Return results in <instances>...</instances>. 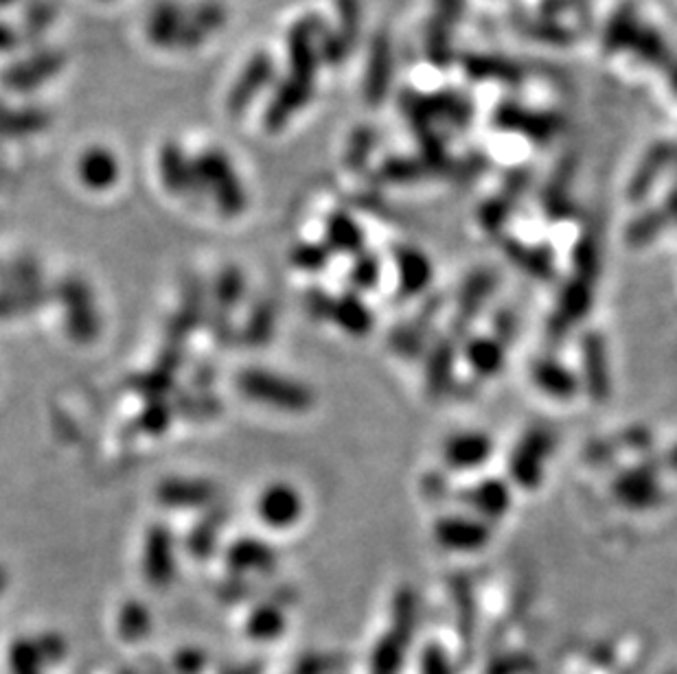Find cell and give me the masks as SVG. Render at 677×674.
I'll list each match as a JSON object with an SVG mask.
<instances>
[{
    "label": "cell",
    "instance_id": "ba28073f",
    "mask_svg": "<svg viewBox=\"0 0 677 674\" xmlns=\"http://www.w3.org/2000/svg\"><path fill=\"white\" fill-rule=\"evenodd\" d=\"M187 25V8L178 0H159L150 10L146 34L152 47L161 51H180L183 34Z\"/></svg>",
    "mask_w": 677,
    "mask_h": 674
},
{
    "label": "cell",
    "instance_id": "e0dca14e",
    "mask_svg": "<svg viewBox=\"0 0 677 674\" xmlns=\"http://www.w3.org/2000/svg\"><path fill=\"white\" fill-rule=\"evenodd\" d=\"M327 237H329V243L338 250H353L362 241L360 228L347 215H334L329 219Z\"/></svg>",
    "mask_w": 677,
    "mask_h": 674
},
{
    "label": "cell",
    "instance_id": "d6986e66",
    "mask_svg": "<svg viewBox=\"0 0 677 674\" xmlns=\"http://www.w3.org/2000/svg\"><path fill=\"white\" fill-rule=\"evenodd\" d=\"M269 559L273 557H269L267 548L259 546V544L246 542V544H239L233 548V563L241 570L243 568H263L269 563Z\"/></svg>",
    "mask_w": 677,
    "mask_h": 674
},
{
    "label": "cell",
    "instance_id": "9a60e30c",
    "mask_svg": "<svg viewBox=\"0 0 677 674\" xmlns=\"http://www.w3.org/2000/svg\"><path fill=\"white\" fill-rule=\"evenodd\" d=\"M51 23H53V8L47 0H32L23 16V34L34 42H40L49 31Z\"/></svg>",
    "mask_w": 677,
    "mask_h": 674
},
{
    "label": "cell",
    "instance_id": "7a4b0ae2",
    "mask_svg": "<svg viewBox=\"0 0 677 674\" xmlns=\"http://www.w3.org/2000/svg\"><path fill=\"white\" fill-rule=\"evenodd\" d=\"M327 31V23L318 14H308L299 18L288 34V73L316 84V73L321 62V40Z\"/></svg>",
    "mask_w": 677,
    "mask_h": 674
},
{
    "label": "cell",
    "instance_id": "2e32d148",
    "mask_svg": "<svg viewBox=\"0 0 677 674\" xmlns=\"http://www.w3.org/2000/svg\"><path fill=\"white\" fill-rule=\"evenodd\" d=\"M161 495L167 504L176 506H198L206 501L209 497V486L200 482H170L161 488Z\"/></svg>",
    "mask_w": 677,
    "mask_h": 674
},
{
    "label": "cell",
    "instance_id": "7c38bea8",
    "mask_svg": "<svg viewBox=\"0 0 677 674\" xmlns=\"http://www.w3.org/2000/svg\"><path fill=\"white\" fill-rule=\"evenodd\" d=\"M118 174H121V167H118L116 156L101 145H92L77 161V176L82 185L90 191L112 189L118 180Z\"/></svg>",
    "mask_w": 677,
    "mask_h": 674
},
{
    "label": "cell",
    "instance_id": "9c48e42d",
    "mask_svg": "<svg viewBox=\"0 0 677 674\" xmlns=\"http://www.w3.org/2000/svg\"><path fill=\"white\" fill-rule=\"evenodd\" d=\"M228 21L226 8L220 0H200V3L187 8V25L180 42V51H196L209 38L224 29Z\"/></svg>",
    "mask_w": 677,
    "mask_h": 674
},
{
    "label": "cell",
    "instance_id": "5b68a950",
    "mask_svg": "<svg viewBox=\"0 0 677 674\" xmlns=\"http://www.w3.org/2000/svg\"><path fill=\"white\" fill-rule=\"evenodd\" d=\"M241 387L252 398L269 403V406L290 408V410L308 408L310 400H312L308 390L301 387L299 383L273 377L269 372H259V370L246 372L241 377Z\"/></svg>",
    "mask_w": 677,
    "mask_h": 674
},
{
    "label": "cell",
    "instance_id": "277c9868",
    "mask_svg": "<svg viewBox=\"0 0 677 674\" xmlns=\"http://www.w3.org/2000/svg\"><path fill=\"white\" fill-rule=\"evenodd\" d=\"M336 12L338 27L327 29L321 40V62L327 66H340L351 55L360 36V0H336Z\"/></svg>",
    "mask_w": 677,
    "mask_h": 674
},
{
    "label": "cell",
    "instance_id": "d4e9b609",
    "mask_svg": "<svg viewBox=\"0 0 677 674\" xmlns=\"http://www.w3.org/2000/svg\"><path fill=\"white\" fill-rule=\"evenodd\" d=\"M673 84H675V90H677V71H675V75H673Z\"/></svg>",
    "mask_w": 677,
    "mask_h": 674
},
{
    "label": "cell",
    "instance_id": "3957f363",
    "mask_svg": "<svg viewBox=\"0 0 677 674\" xmlns=\"http://www.w3.org/2000/svg\"><path fill=\"white\" fill-rule=\"evenodd\" d=\"M277 79V66L275 60L269 53L261 51L254 53L248 64L243 66V71L239 73L237 81L233 84L228 97H226V107L233 116H239L243 110H248L254 99L275 84Z\"/></svg>",
    "mask_w": 677,
    "mask_h": 674
},
{
    "label": "cell",
    "instance_id": "cb8c5ba5",
    "mask_svg": "<svg viewBox=\"0 0 677 674\" xmlns=\"http://www.w3.org/2000/svg\"><path fill=\"white\" fill-rule=\"evenodd\" d=\"M14 0H0V8H8V5H12Z\"/></svg>",
    "mask_w": 677,
    "mask_h": 674
},
{
    "label": "cell",
    "instance_id": "8fae6325",
    "mask_svg": "<svg viewBox=\"0 0 677 674\" xmlns=\"http://www.w3.org/2000/svg\"><path fill=\"white\" fill-rule=\"evenodd\" d=\"M159 167H161V178L165 182V187L176 193V195H187V193H198V176H196V165L193 161L185 154V150L170 141L163 145L161 150V158H159Z\"/></svg>",
    "mask_w": 677,
    "mask_h": 674
},
{
    "label": "cell",
    "instance_id": "44dd1931",
    "mask_svg": "<svg viewBox=\"0 0 677 674\" xmlns=\"http://www.w3.org/2000/svg\"><path fill=\"white\" fill-rule=\"evenodd\" d=\"M21 40H23V31L14 29L8 23H0V53L14 51L21 44Z\"/></svg>",
    "mask_w": 677,
    "mask_h": 674
},
{
    "label": "cell",
    "instance_id": "8992f818",
    "mask_svg": "<svg viewBox=\"0 0 677 674\" xmlns=\"http://www.w3.org/2000/svg\"><path fill=\"white\" fill-rule=\"evenodd\" d=\"M314 86L316 84L312 81L286 75L277 84V90L265 107V116H263L265 127L269 131H281L312 101Z\"/></svg>",
    "mask_w": 677,
    "mask_h": 674
},
{
    "label": "cell",
    "instance_id": "30bf717a",
    "mask_svg": "<svg viewBox=\"0 0 677 674\" xmlns=\"http://www.w3.org/2000/svg\"><path fill=\"white\" fill-rule=\"evenodd\" d=\"M392 81V47L386 34H377L371 42L368 64L364 75V99L371 105H379Z\"/></svg>",
    "mask_w": 677,
    "mask_h": 674
},
{
    "label": "cell",
    "instance_id": "ac0fdd59",
    "mask_svg": "<svg viewBox=\"0 0 677 674\" xmlns=\"http://www.w3.org/2000/svg\"><path fill=\"white\" fill-rule=\"evenodd\" d=\"M373 148H375V131L371 127H358L349 139L347 167H353V169L362 167L368 161Z\"/></svg>",
    "mask_w": 677,
    "mask_h": 674
},
{
    "label": "cell",
    "instance_id": "52a82bcc",
    "mask_svg": "<svg viewBox=\"0 0 677 674\" xmlns=\"http://www.w3.org/2000/svg\"><path fill=\"white\" fill-rule=\"evenodd\" d=\"M64 66V58L62 53L53 51V49H36L32 55H27L21 62H14L5 75L3 81L8 88L12 90H36L42 84H47L49 79H53Z\"/></svg>",
    "mask_w": 677,
    "mask_h": 674
},
{
    "label": "cell",
    "instance_id": "603a6c76",
    "mask_svg": "<svg viewBox=\"0 0 677 674\" xmlns=\"http://www.w3.org/2000/svg\"><path fill=\"white\" fill-rule=\"evenodd\" d=\"M3 587H5V574L3 570H0V592H3Z\"/></svg>",
    "mask_w": 677,
    "mask_h": 674
},
{
    "label": "cell",
    "instance_id": "ffe728a7",
    "mask_svg": "<svg viewBox=\"0 0 677 674\" xmlns=\"http://www.w3.org/2000/svg\"><path fill=\"white\" fill-rule=\"evenodd\" d=\"M163 561L172 563V552H170L167 538L163 534H156V538L150 544V550H148V570H150V574H154V578L170 572L163 565Z\"/></svg>",
    "mask_w": 677,
    "mask_h": 674
},
{
    "label": "cell",
    "instance_id": "5bb4252c",
    "mask_svg": "<svg viewBox=\"0 0 677 674\" xmlns=\"http://www.w3.org/2000/svg\"><path fill=\"white\" fill-rule=\"evenodd\" d=\"M636 16L631 10H623L616 14V18L610 23L605 31V49L607 51H620L625 47H631L638 38V27H636Z\"/></svg>",
    "mask_w": 677,
    "mask_h": 674
},
{
    "label": "cell",
    "instance_id": "7402d4cb",
    "mask_svg": "<svg viewBox=\"0 0 677 674\" xmlns=\"http://www.w3.org/2000/svg\"><path fill=\"white\" fill-rule=\"evenodd\" d=\"M294 258H297L301 265H305V267H316V265H321V263L325 260V254H323L321 247L303 245V247L297 252Z\"/></svg>",
    "mask_w": 677,
    "mask_h": 674
},
{
    "label": "cell",
    "instance_id": "6da1fadb",
    "mask_svg": "<svg viewBox=\"0 0 677 674\" xmlns=\"http://www.w3.org/2000/svg\"><path fill=\"white\" fill-rule=\"evenodd\" d=\"M193 165L200 191L211 193L222 213L239 215L246 208V189L224 152L206 150L193 158Z\"/></svg>",
    "mask_w": 677,
    "mask_h": 674
},
{
    "label": "cell",
    "instance_id": "4fadbf2b",
    "mask_svg": "<svg viewBox=\"0 0 677 674\" xmlns=\"http://www.w3.org/2000/svg\"><path fill=\"white\" fill-rule=\"evenodd\" d=\"M301 510H303L301 495L286 484H277L273 488H267L259 499V517L265 523L277 525V527H286L294 523L301 517Z\"/></svg>",
    "mask_w": 677,
    "mask_h": 674
}]
</instances>
